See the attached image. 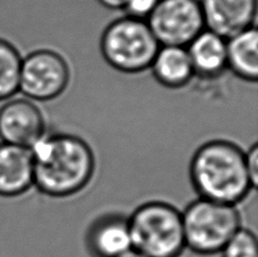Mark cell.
Wrapping results in <instances>:
<instances>
[{"label": "cell", "instance_id": "obj_1", "mask_svg": "<svg viewBox=\"0 0 258 257\" xmlns=\"http://www.w3.org/2000/svg\"><path fill=\"white\" fill-rule=\"evenodd\" d=\"M30 151L34 187L44 195L53 199L74 196L86 188L94 177L95 155L80 136L45 133Z\"/></svg>", "mask_w": 258, "mask_h": 257}, {"label": "cell", "instance_id": "obj_2", "mask_svg": "<svg viewBox=\"0 0 258 257\" xmlns=\"http://www.w3.org/2000/svg\"><path fill=\"white\" fill-rule=\"evenodd\" d=\"M189 177L200 199L237 205L254 189L246 153L230 141L206 142L192 154Z\"/></svg>", "mask_w": 258, "mask_h": 257}, {"label": "cell", "instance_id": "obj_3", "mask_svg": "<svg viewBox=\"0 0 258 257\" xmlns=\"http://www.w3.org/2000/svg\"><path fill=\"white\" fill-rule=\"evenodd\" d=\"M128 223L133 249L146 257H179L186 248L181 212L167 202L142 204Z\"/></svg>", "mask_w": 258, "mask_h": 257}, {"label": "cell", "instance_id": "obj_4", "mask_svg": "<svg viewBox=\"0 0 258 257\" xmlns=\"http://www.w3.org/2000/svg\"><path fill=\"white\" fill-rule=\"evenodd\" d=\"M160 47L146 21L126 15L110 23L100 40L105 62L125 74L149 70Z\"/></svg>", "mask_w": 258, "mask_h": 257}, {"label": "cell", "instance_id": "obj_5", "mask_svg": "<svg viewBox=\"0 0 258 257\" xmlns=\"http://www.w3.org/2000/svg\"><path fill=\"white\" fill-rule=\"evenodd\" d=\"M181 215L186 248L200 255L220 254L241 228L237 205L198 199L188 204Z\"/></svg>", "mask_w": 258, "mask_h": 257}, {"label": "cell", "instance_id": "obj_6", "mask_svg": "<svg viewBox=\"0 0 258 257\" xmlns=\"http://www.w3.org/2000/svg\"><path fill=\"white\" fill-rule=\"evenodd\" d=\"M71 81V68L60 53L39 49L22 59L20 90L31 101H50L61 95Z\"/></svg>", "mask_w": 258, "mask_h": 257}, {"label": "cell", "instance_id": "obj_7", "mask_svg": "<svg viewBox=\"0 0 258 257\" xmlns=\"http://www.w3.org/2000/svg\"><path fill=\"white\" fill-rule=\"evenodd\" d=\"M146 22L160 45L187 47L205 30L198 0H159Z\"/></svg>", "mask_w": 258, "mask_h": 257}, {"label": "cell", "instance_id": "obj_8", "mask_svg": "<svg viewBox=\"0 0 258 257\" xmlns=\"http://www.w3.org/2000/svg\"><path fill=\"white\" fill-rule=\"evenodd\" d=\"M43 113L29 99H9L0 108V141L30 149L44 136Z\"/></svg>", "mask_w": 258, "mask_h": 257}, {"label": "cell", "instance_id": "obj_9", "mask_svg": "<svg viewBox=\"0 0 258 257\" xmlns=\"http://www.w3.org/2000/svg\"><path fill=\"white\" fill-rule=\"evenodd\" d=\"M205 29L229 39L255 25L257 0H198Z\"/></svg>", "mask_w": 258, "mask_h": 257}, {"label": "cell", "instance_id": "obj_10", "mask_svg": "<svg viewBox=\"0 0 258 257\" xmlns=\"http://www.w3.org/2000/svg\"><path fill=\"white\" fill-rule=\"evenodd\" d=\"M86 246L93 257H121L131 251L128 218L111 213L95 220L87 230Z\"/></svg>", "mask_w": 258, "mask_h": 257}, {"label": "cell", "instance_id": "obj_11", "mask_svg": "<svg viewBox=\"0 0 258 257\" xmlns=\"http://www.w3.org/2000/svg\"><path fill=\"white\" fill-rule=\"evenodd\" d=\"M34 187L30 149L0 142V196L17 197Z\"/></svg>", "mask_w": 258, "mask_h": 257}, {"label": "cell", "instance_id": "obj_12", "mask_svg": "<svg viewBox=\"0 0 258 257\" xmlns=\"http://www.w3.org/2000/svg\"><path fill=\"white\" fill-rule=\"evenodd\" d=\"M186 48L195 76L214 80L228 70L227 39L214 32L205 29Z\"/></svg>", "mask_w": 258, "mask_h": 257}, {"label": "cell", "instance_id": "obj_13", "mask_svg": "<svg viewBox=\"0 0 258 257\" xmlns=\"http://www.w3.org/2000/svg\"><path fill=\"white\" fill-rule=\"evenodd\" d=\"M150 68L155 80L168 89L186 86L195 76L186 47L161 45Z\"/></svg>", "mask_w": 258, "mask_h": 257}, {"label": "cell", "instance_id": "obj_14", "mask_svg": "<svg viewBox=\"0 0 258 257\" xmlns=\"http://www.w3.org/2000/svg\"><path fill=\"white\" fill-rule=\"evenodd\" d=\"M228 68L234 75L250 83L258 79V32L256 26L227 39Z\"/></svg>", "mask_w": 258, "mask_h": 257}, {"label": "cell", "instance_id": "obj_15", "mask_svg": "<svg viewBox=\"0 0 258 257\" xmlns=\"http://www.w3.org/2000/svg\"><path fill=\"white\" fill-rule=\"evenodd\" d=\"M22 59L15 45L0 38V101L12 99L20 90Z\"/></svg>", "mask_w": 258, "mask_h": 257}, {"label": "cell", "instance_id": "obj_16", "mask_svg": "<svg viewBox=\"0 0 258 257\" xmlns=\"http://www.w3.org/2000/svg\"><path fill=\"white\" fill-rule=\"evenodd\" d=\"M222 257H258V240L254 232L240 228L220 251Z\"/></svg>", "mask_w": 258, "mask_h": 257}, {"label": "cell", "instance_id": "obj_17", "mask_svg": "<svg viewBox=\"0 0 258 257\" xmlns=\"http://www.w3.org/2000/svg\"><path fill=\"white\" fill-rule=\"evenodd\" d=\"M158 3L159 0H127L122 11L126 16L146 21Z\"/></svg>", "mask_w": 258, "mask_h": 257}, {"label": "cell", "instance_id": "obj_18", "mask_svg": "<svg viewBox=\"0 0 258 257\" xmlns=\"http://www.w3.org/2000/svg\"><path fill=\"white\" fill-rule=\"evenodd\" d=\"M246 164L250 180L256 188L258 181V146L256 143L246 153Z\"/></svg>", "mask_w": 258, "mask_h": 257}, {"label": "cell", "instance_id": "obj_19", "mask_svg": "<svg viewBox=\"0 0 258 257\" xmlns=\"http://www.w3.org/2000/svg\"><path fill=\"white\" fill-rule=\"evenodd\" d=\"M104 8L111 11H122L127 0H98Z\"/></svg>", "mask_w": 258, "mask_h": 257}, {"label": "cell", "instance_id": "obj_20", "mask_svg": "<svg viewBox=\"0 0 258 257\" xmlns=\"http://www.w3.org/2000/svg\"><path fill=\"white\" fill-rule=\"evenodd\" d=\"M121 257H146V256H144L141 253H138V251H136V250L132 249L131 251H128V253H126L125 255H122Z\"/></svg>", "mask_w": 258, "mask_h": 257}]
</instances>
